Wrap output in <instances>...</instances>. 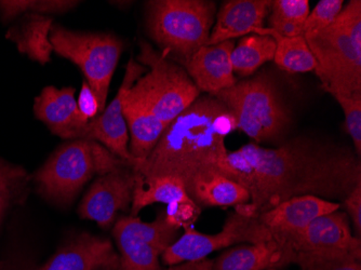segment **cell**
I'll use <instances>...</instances> for the list:
<instances>
[{
	"label": "cell",
	"mask_w": 361,
	"mask_h": 270,
	"mask_svg": "<svg viewBox=\"0 0 361 270\" xmlns=\"http://www.w3.org/2000/svg\"><path fill=\"white\" fill-rule=\"evenodd\" d=\"M161 270H213V261L206 257L198 261L185 262V263L170 266Z\"/></svg>",
	"instance_id": "34"
},
{
	"label": "cell",
	"mask_w": 361,
	"mask_h": 270,
	"mask_svg": "<svg viewBox=\"0 0 361 270\" xmlns=\"http://www.w3.org/2000/svg\"><path fill=\"white\" fill-rule=\"evenodd\" d=\"M234 48V40L202 47L184 64L188 76L200 92L214 97L237 82L231 62Z\"/></svg>",
	"instance_id": "17"
},
{
	"label": "cell",
	"mask_w": 361,
	"mask_h": 270,
	"mask_svg": "<svg viewBox=\"0 0 361 270\" xmlns=\"http://www.w3.org/2000/svg\"><path fill=\"white\" fill-rule=\"evenodd\" d=\"M255 34L267 35L276 42L274 61L278 67L291 74L315 72L317 62L308 48L303 35L297 37H285L271 28H259Z\"/></svg>",
	"instance_id": "24"
},
{
	"label": "cell",
	"mask_w": 361,
	"mask_h": 270,
	"mask_svg": "<svg viewBox=\"0 0 361 270\" xmlns=\"http://www.w3.org/2000/svg\"><path fill=\"white\" fill-rule=\"evenodd\" d=\"M326 270H361L360 261H348L334 264Z\"/></svg>",
	"instance_id": "35"
},
{
	"label": "cell",
	"mask_w": 361,
	"mask_h": 270,
	"mask_svg": "<svg viewBox=\"0 0 361 270\" xmlns=\"http://www.w3.org/2000/svg\"><path fill=\"white\" fill-rule=\"evenodd\" d=\"M348 216L352 219L353 226L357 233L356 237L361 235V184L358 185L350 195L343 200Z\"/></svg>",
	"instance_id": "33"
},
{
	"label": "cell",
	"mask_w": 361,
	"mask_h": 270,
	"mask_svg": "<svg viewBox=\"0 0 361 270\" xmlns=\"http://www.w3.org/2000/svg\"><path fill=\"white\" fill-rule=\"evenodd\" d=\"M34 113L63 140H86L89 119L79 111L74 88L46 87L34 101Z\"/></svg>",
	"instance_id": "16"
},
{
	"label": "cell",
	"mask_w": 361,
	"mask_h": 270,
	"mask_svg": "<svg viewBox=\"0 0 361 270\" xmlns=\"http://www.w3.org/2000/svg\"><path fill=\"white\" fill-rule=\"evenodd\" d=\"M3 270H10V269H6V268H5V267H4V269H3Z\"/></svg>",
	"instance_id": "37"
},
{
	"label": "cell",
	"mask_w": 361,
	"mask_h": 270,
	"mask_svg": "<svg viewBox=\"0 0 361 270\" xmlns=\"http://www.w3.org/2000/svg\"><path fill=\"white\" fill-rule=\"evenodd\" d=\"M344 7L343 0H320L310 12L303 26L304 34L319 32L331 25Z\"/></svg>",
	"instance_id": "29"
},
{
	"label": "cell",
	"mask_w": 361,
	"mask_h": 270,
	"mask_svg": "<svg viewBox=\"0 0 361 270\" xmlns=\"http://www.w3.org/2000/svg\"><path fill=\"white\" fill-rule=\"evenodd\" d=\"M131 166L102 144L73 140L61 145L36 174L38 190L48 200L68 206L93 176Z\"/></svg>",
	"instance_id": "5"
},
{
	"label": "cell",
	"mask_w": 361,
	"mask_h": 270,
	"mask_svg": "<svg viewBox=\"0 0 361 270\" xmlns=\"http://www.w3.org/2000/svg\"><path fill=\"white\" fill-rule=\"evenodd\" d=\"M341 204L319 197L297 196L288 199L275 208L257 216L259 222L271 233L278 245H283L292 235L300 233L314 219L340 210Z\"/></svg>",
	"instance_id": "14"
},
{
	"label": "cell",
	"mask_w": 361,
	"mask_h": 270,
	"mask_svg": "<svg viewBox=\"0 0 361 270\" xmlns=\"http://www.w3.org/2000/svg\"><path fill=\"white\" fill-rule=\"evenodd\" d=\"M202 213V209L190 199L188 201H178L168 204L165 212L166 221L174 228H188L192 227Z\"/></svg>",
	"instance_id": "30"
},
{
	"label": "cell",
	"mask_w": 361,
	"mask_h": 270,
	"mask_svg": "<svg viewBox=\"0 0 361 270\" xmlns=\"http://www.w3.org/2000/svg\"><path fill=\"white\" fill-rule=\"evenodd\" d=\"M308 0H274L269 23L271 30L285 37L303 35V26L310 14Z\"/></svg>",
	"instance_id": "26"
},
{
	"label": "cell",
	"mask_w": 361,
	"mask_h": 270,
	"mask_svg": "<svg viewBox=\"0 0 361 270\" xmlns=\"http://www.w3.org/2000/svg\"><path fill=\"white\" fill-rule=\"evenodd\" d=\"M188 197L198 206L239 207L249 204L250 195L243 185L224 174L212 172L185 184Z\"/></svg>",
	"instance_id": "20"
},
{
	"label": "cell",
	"mask_w": 361,
	"mask_h": 270,
	"mask_svg": "<svg viewBox=\"0 0 361 270\" xmlns=\"http://www.w3.org/2000/svg\"><path fill=\"white\" fill-rule=\"evenodd\" d=\"M123 113L130 133L129 152L135 166L151 155L167 125L147 109L126 101V97Z\"/></svg>",
	"instance_id": "21"
},
{
	"label": "cell",
	"mask_w": 361,
	"mask_h": 270,
	"mask_svg": "<svg viewBox=\"0 0 361 270\" xmlns=\"http://www.w3.org/2000/svg\"><path fill=\"white\" fill-rule=\"evenodd\" d=\"M231 178L250 195L236 212L250 217L297 196L344 200L361 184L356 152L334 142L299 135L275 148L255 143L227 154Z\"/></svg>",
	"instance_id": "1"
},
{
	"label": "cell",
	"mask_w": 361,
	"mask_h": 270,
	"mask_svg": "<svg viewBox=\"0 0 361 270\" xmlns=\"http://www.w3.org/2000/svg\"><path fill=\"white\" fill-rule=\"evenodd\" d=\"M342 107L348 133L354 143L357 156H361V93L354 95L331 94Z\"/></svg>",
	"instance_id": "28"
},
{
	"label": "cell",
	"mask_w": 361,
	"mask_h": 270,
	"mask_svg": "<svg viewBox=\"0 0 361 270\" xmlns=\"http://www.w3.org/2000/svg\"><path fill=\"white\" fill-rule=\"evenodd\" d=\"M49 39L58 56L68 59L84 73L102 113L106 107L111 78L123 54V42L111 34L75 32L59 25L52 27Z\"/></svg>",
	"instance_id": "9"
},
{
	"label": "cell",
	"mask_w": 361,
	"mask_h": 270,
	"mask_svg": "<svg viewBox=\"0 0 361 270\" xmlns=\"http://www.w3.org/2000/svg\"><path fill=\"white\" fill-rule=\"evenodd\" d=\"M281 247L301 270H326L334 264L360 261L361 240L353 235L350 217L336 211L314 219Z\"/></svg>",
	"instance_id": "8"
},
{
	"label": "cell",
	"mask_w": 361,
	"mask_h": 270,
	"mask_svg": "<svg viewBox=\"0 0 361 270\" xmlns=\"http://www.w3.org/2000/svg\"><path fill=\"white\" fill-rule=\"evenodd\" d=\"M237 130L236 119L212 95H200L174 119L151 155L133 166L142 178L171 176L184 184L218 172L231 178L225 140Z\"/></svg>",
	"instance_id": "2"
},
{
	"label": "cell",
	"mask_w": 361,
	"mask_h": 270,
	"mask_svg": "<svg viewBox=\"0 0 361 270\" xmlns=\"http://www.w3.org/2000/svg\"><path fill=\"white\" fill-rule=\"evenodd\" d=\"M231 111L237 130L259 143L279 146L287 139L292 125V115L267 73L239 81L214 95Z\"/></svg>",
	"instance_id": "6"
},
{
	"label": "cell",
	"mask_w": 361,
	"mask_h": 270,
	"mask_svg": "<svg viewBox=\"0 0 361 270\" xmlns=\"http://www.w3.org/2000/svg\"><path fill=\"white\" fill-rule=\"evenodd\" d=\"M135 173L131 216H137L142 209L154 204H174L178 201L190 200L186 192L185 184L180 178L171 176L142 178Z\"/></svg>",
	"instance_id": "23"
},
{
	"label": "cell",
	"mask_w": 361,
	"mask_h": 270,
	"mask_svg": "<svg viewBox=\"0 0 361 270\" xmlns=\"http://www.w3.org/2000/svg\"><path fill=\"white\" fill-rule=\"evenodd\" d=\"M119 250L121 270H161L160 257L178 239V229L168 224L165 212L145 223L137 216H123L113 227Z\"/></svg>",
	"instance_id": "11"
},
{
	"label": "cell",
	"mask_w": 361,
	"mask_h": 270,
	"mask_svg": "<svg viewBox=\"0 0 361 270\" xmlns=\"http://www.w3.org/2000/svg\"><path fill=\"white\" fill-rule=\"evenodd\" d=\"M216 4L207 0H153L146 3V26L170 60L184 66L208 44Z\"/></svg>",
	"instance_id": "4"
},
{
	"label": "cell",
	"mask_w": 361,
	"mask_h": 270,
	"mask_svg": "<svg viewBox=\"0 0 361 270\" xmlns=\"http://www.w3.org/2000/svg\"><path fill=\"white\" fill-rule=\"evenodd\" d=\"M271 5V0H231L223 4L207 46L252 35L264 27Z\"/></svg>",
	"instance_id": "18"
},
{
	"label": "cell",
	"mask_w": 361,
	"mask_h": 270,
	"mask_svg": "<svg viewBox=\"0 0 361 270\" xmlns=\"http://www.w3.org/2000/svg\"><path fill=\"white\" fill-rule=\"evenodd\" d=\"M77 105H78L79 111L89 121H92L100 113V106H99L97 97L91 90L90 86L86 80L82 82V86H81Z\"/></svg>",
	"instance_id": "32"
},
{
	"label": "cell",
	"mask_w": 361,
	"mask_h": 270,
	"mask_svg": "<svg viewBox=\"0 0 361 270\" xmlns=\"http://www.w3.org/2000/svg\"><path fill=\"white\" fill-rule=\"evenodd\" d=\"M271 240V233L257 217L235 212L227 216L220 233L206 235L195 231L192 227L184 229L183 235L164 252L161 261L170 267L185 262L206 259L213 252L231 245H257Z\"/></svg>",
	"instance_id": "10"
},
{
	"label": "cell",
	"mask_w": 361,
	"mask_h": 270,
	"mask_svg": "<svg viewBox=\"0 0 361 270\" xmlns=\"http://www.w3.org/2000/svg\"><path fill=\"white\" fill-rule=\"evenodd\" d=\"M137 63L149 70L128 91L126 101L151 111L167 127L200 97L185 68L144 40Z\"/></svg>",
	"instance_id": "7"
},
{
	"label": "cell",
	"mask_w": 361,
	"mask_h": 270,
	"mask_svg": "<svg viewBox=\"0 0 361 270\" xmlns=\"http://www.w3.org/2000/svg\"><path fill=\"white\" fill-rule=\"evenodd\" d=\"M292 264L291 254L275 241L243 245L223 252L213 270H269Z\"/></svg>",
	"instance_id": "19"
},
{
	"label": "cell",
	"mask_w": 361,
	"mask_h": 270,
	"mask_svg": "<svg viewBox=\"0 0 361 270\" xmlns=\"http://www.w3.org/2000/svg\"><path fill=\"white\" fill-rule=\"evenodd\" d=\"M146 73V67L130 59L125 77L116 97L104 111L89 121L86 140L97 142L114 155L133 166V158L129 152V132L123 113V101L128 91Z\"/></svg>",
	"instance_id": "13"
},
{
	"label": "cell",
	"mask_w": 361,
	"mask_h": 270,
	"mask_svg": "<svg viewBox=\"0 0 361 270\" xmlns=\"http://www.w3.org/2000/svg\"><path fill=\"white\" fill-rule=\"evenodd\" d=\"M72 0H9L0 1V14L4 21L14 19L23 13L61 14L66 13L78 6Z\"/></svg>",
	"instance_id": "27"
},
{
	"label": "cell",
	"mask_w": 361,
	"mask_h": 270,
	"mask_svg": "<svg viewBox=\"0 0 361 270\" xmlns=\"http://www.w3.org/2000/svg\"><path fill=\"white\" fill-rule=\"evenodd\" d=\"M25 176L23 168L12 166L0 158V192H13Z\"/></svg>",
	"instance_id": "31"
},
{
	"label": "cell",
	"mask_w": 361,
	"mask_h": 270,
	"mask_svg": "<svg viewBox=\"0 0 361 270\" xmlns=\"http://www.w3.org/2000/svg\"><path fill=\"white\" fill-rule=\"evenodd\" d=\"M36 270H121V259L111 240L82 233Z\"/></svg>",
	"instance_id": "15"
},
{
	"label": "cell",
	"mask_w": 361,
	"mask_h": 270,
	"mask_svg": "<svg viewBox=\"0 0 361 270\" xmlns=\"http://www.w3.org/2000/svg\"><path fill=\"white\" fill-rule=\"evenodd\" d=\"M54 27V20L42 14L26 13L22 21L10 28L7 38L18 47L21 54L32 61L47 64L54 52L49 36Z\"/></svg>",
	"instance_id": "22"
},
{
	"label": "cell",
	"mask_w": 361,
	"mask_h": 270,
	"mask_svg": "<svg viewBox=\"0 0 361 270\" xmlns=\"http://www.w3.org/2000/svg\"><path fill=\"white\" fill-rule=\"evenodd\" d=\"M11 194L12 192H0V222H1V219H3L4 213H5L8 206H9ZM4 267H5V264L0 262V270H3Z\"/></svg>",
	"instance_id": "36"
},
{
	"label": "cell",
	"mask_w": 361,
	"mask_h": 270,
	"mask_svg": "<svg viewBox=\"0 0 361 270\" xmlns=\"http://www.w3.org/2000/svg\"><path fill=\"white\" fill-rule=\"evenodd\" d=\"M322 88L330 94L361 93V1L352 0L336 21L319 32L304 34Z\"/></svg>",
	"instance_id": "3"
},
{
	"label": "cell",
	"mask_w": 361,
	"mask_h": 270,
	"mask_svg": "<svg viewBox=\"0 0 361 270\" xmlns=\"http://www.w3.org/2000/svg\"><path fill=\"white\" fill-rule=\"evenodd\" d=\"M135 184V173L131 166L99 176L79 204V216L109 229L121 211L131 209Z\"/></svg>",
	"instance_id": "12"
},
{
	"label": "cell",
	"mask_w": 361,
	"mask_h": 270,
	"mask_svg": "<svg viewBox=\"0 0 361 270\" xmlns=\"http://www.w3.org/2000/svg\"><path fill=\"white\" fill-rule=\"evenodd\" d=\"M276 42L271 36L257 34L245 36L231 54L233 70L239 76H251L262 65L274 60Z\"/></svg>",
	"instance_id": "25"
}]
</instances>
